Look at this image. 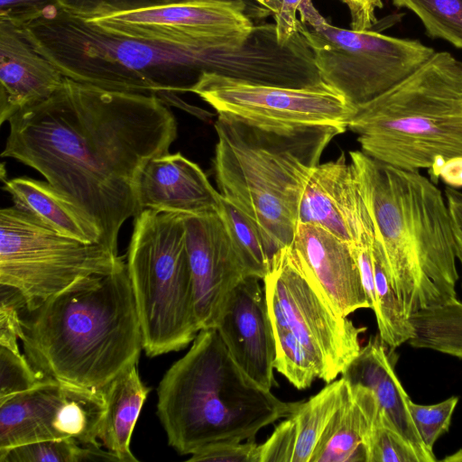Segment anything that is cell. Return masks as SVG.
<instances>
[{
    "instance_id": "1",
    "label": "cell",
    "mask_w": 462,
    "mask_h": 462,
    "mask_svg": "<svg viewBox=\"0 0 462 462\" xmlns=\"http://www.w3.org/2000/svg\"><path fill=\"white\" fill-rule=\"evenodd\" d=\"M8 123L1 156L41 173L96 225L99 243L118 254L122 226L141 212L145 166L177 138L170 106L156 96L65 78L51 97Z\"/></svg>"
},
{
    "instance_id": "2",
    "label": "cell",
    "mask_w": 462,
    "mask_h": 462,
    "mask_svg": "<svg viewBox=\"0 0 462 462\" xmlns=\"http://www.w3.org/2000/svg\"><path fill=\"white\" fill-rule=\"evenodd\" d=\"M22 323L21 339L32 366L78 387L105 389L137 365L143 349L126 264L77 280Z\"/></svg>"
},
{
    "instance_id": "3",
    "label": "cell",
    "mask_w": 462,
    "mask_h": 462,
    "mask_svg": "<svg viewBox=\"0 0 462 462\" xmlns=\"http://www.w3.org/2000/svg\"><path fill=\"white\" fill-rule=\"evenodd\" d=\"M218 191L259 228L270 255L290 246L312 170L345 130L330 125L262 127L226 115L214 123Z\"/></svg>"
},
{
    "instance_id": "4",
    "label": "cell",
    "mask_w": 462,
    "mask_h": 462,
    "mask_svg": "<svg viewBox=\"0 0 462 462\" xmlns=\"http://www.w3.org/2000/svg\"><path fill=\"white\" fill-rule=\"evenodd\" d=\"M157 395L168 443L180 455L254 440L301 403L283 402L251 379L214 328L199 331L189 350L162 378Z\"/></svg>"
},
{
    "instance_id": "5",
    "label": "cell",
    "mask_w": 462,
    "mask_h": 462,
    "mask_svg": "<svg viewBox=\"0 0 462 462\" xmlns=\"http://www.w3.org/2000/svg\"><path fill=\"white\" fill-rule=\"evenodd\" d=\"M347 129L373 159L405 171L428 169L435 179L447 161L462 157V61L436 51L407 78L356 106Z\"/></svg>"
},
{
    "instance_id": "6",
    "label": "cell",
    "mask_w": 462,
    "mask_h": 462,
    "mask_svg": "<svg viewBox=\"0 0 462 462\" xmlns=\"http://www.w3.org/2000/svg\"><path fill=\"white\" fill-rule=\"evenodd\" d=\"M125 263L146 356L185 348L200 328L182 214L134 217Z\"/></svg>"
},
{
    "instance_id": "7",
    "label": "cell",
    "mask_w": 462,
    "mask_h": 462,
    "mask_svg": "<svg viewBox=\"0 0 462 462\" xmlns=\"http://www.w3.org/2000/svg\"><path fill=\"white\" fill-rule=\"evenodd\" d=\"M297 31L310 46L321 79L356 107L407 78L436 51L414 39L331 24L312 0L299 6Z\"/></svg>"
},
{
    "instance_id": "8",
    "label": "cell",
    "mask_w": 462,
    "mask_h": 462,
    "mask_svg": "<svg viewBox=\"0 0 462 462\" xmlns=\"http://www.w3.org/2000/svg\"><path fill=\"white\" fill-rule=\"evenodd\" d=\"M125 264L101 243L59 234L14 206L0 211V284L16 289L28 312L79 279Z\"/></svg>"
},
{
    "instance_id": "9",
    "label": "cell",
    "mask_w": 462,
    "mask_h": 462,
    "mask_svg": "<svg viewBox=\"0 0 462 462\" xmlns=\"http://www.w3.org/2000/svg\"><path fill=\"white\" fill-rule=\"evenodd\" d=\"M263 282L266 299L281 309L288 328L312 359L319 378L333 382L358 355L359 336L366 328L356 327L333 310L304 275L291 246L273 255Z\"/></svg>"
},
{
    "instance_id": "10",
    "label": "cell",
    "mask_w": 462,
    "mask_h": 462,
    "mask_svg": "<svg viewBox=\"0 0 462 462\" xmlns=\"http://www.w3.org/2000/svg\"><path fill=\"white\" fill-rule=\"evenodd\" d=\"M226 115L262 127L330 125L347 129L354 107L324 81L294 88L203 73L192 92Z\"/></svg>"
},
{
    "instance_id": "11",
    "label": "cell",
    "mask_w": 462,
    "mask_h": 462,
    "mask_svg": "<svg viewBox=\"0 0 462 462\" xmlns=\"http://www.w3.org/2000/svg\"><path fill=\"white\" fill-rule=\"evenodd\" d=\"M350 158L407 316L419 308L448 300L421 271L407 223L402 170L374 160L362 151L350 152Z\"/></svg>"
},
{
    "instance_id": "12",
    "label": "cell",
    "mask_w": 462,
    "mask_h": 462,
    "mask_svg": "<svg viewBox=\"0 0 462 462\" xmlns=\"http://www.w3.org/2000/svg\"><path fill=\"white\" fill-rule=\"evenodd\" d=\"M243 0H197L86 19L118 35L179 42L195 35L247 36L254 29Z\"/></svg>"
},
{
    "instance_id": "13",
    "label": "cell",
    "mask_w": 462,
    "mask_h": 462,
    "mask_svg": "<svg viewBox=\"0 0 462 462\" xmlns=\"http://www.w3.org/2000/svg\"><path fill=\"white\" fill-rule=\"evenodd\" d=\"M182 216L198 323L215 328L228 293L247 274L218 213Z\"/></svg>"
},
{
    "instance_id": "14",
    "label": "cell",
    "mask_w": 462,
    "mask_h": 462,
    "mask_svg": "<svg viewBox=\"0 0 462 462\" xmlns=\"http://www.w3.org/2000/svg\"><path fill=\"white\" fill-rule=\"evenodd\" d=\"M247 276L226 298L215 328L236 365L255 383L271 390L275 337L264 288Z\"/></svg>"
},
{
    "instance_id": "15",
    "label": "cell",
    "mask_w": 462,
    "mask_h": 462,
    "mask_svg": "<svg viewBox=\"0 0 462 462\" xmlns=\"http://www.w3.org/2000/svg\"><path fill=\"white\" fill-rule=\"evenodd\" d=\"M408 226L422 273L447 298L456 296V267L451 219L444 196L420 171L402 170Z\"/></svg>"
},
{
    "instance_id": "16",
    "label": "cell",
    "mask_w": 462,
    "mask_h": 462,
    "mask_svg": "<svg viewBox=\"0 0 462 462\" xmlns=\"http://www.w3.org/2000/svg\"><path fill=\"white\" fill-rule=\"evenodd\" d=\"M290 246L304 275L337 314L371 309L349 244L318 226L299 224Z\"/></svg>"
},
{
    "instance_id": "17",
    "label": "cell",
    "mask_w": 462,
    "mask_h": 462,
    "mask_svg": "<svg viewBox=\"0 0 462 462\" xmlns=\"http://www.w3.org/2000/svg\"><path fill=\"white\" fill-rule=\"evenodd\" d=\"M65 77L26 38L21 27L0 19V124L58 91Z\"/></svg>"
},
{
    "instance_id": "18",
    "label": "cell",
    "mask_w": 462,
    "mask_h": 462,
    "mask_svg": "<svg viewBox=\"0 0 462 462\" xmlns=\"http://www.w3.org/2000/svg\"><path fill=\"white\" fill-rule=\"evenodd\" d=\"M141 212L152 209L189 216L217 213L222 195L195 162L180 152L151 160L141 176L138 191Z\"/></svg>"
},
{
    "instance_id": "19",
    "label": "cell",
    "mask_w": 462,
    "mask_h": 462,
    "mask_svg": "<svg viewBox=\"0 0 462 462\" xmlns=\"http://www.w3.org/2000/svg\"><path fill=\"white\" fill-rule=\"evenodd\" d=\"M362 195L351 163L341 153L310 172L299 208V224L315 225L351 245L356 238Z\"/></svg>"
},
{
    "instance_id": "20",
    "label": "cell",
    "mask_w": 462,
    "mask_h": 462,
    "mask_svg": "<svg viewBox=\"0 0 462 462\" xmlns=\"http://www.w3.org/2000/svg\"><path fill=\"white\" fill-rule=\"evenodd\" d=\"M341 374L350 385L358 384L374 393L382 412L413 447L421 462L437 460L419 436L410 413L411 399L395 374L394 362L377 338L361 347Z\"/></svg>"
},
{
    "instance_id": "21",
    "label": "cell",
    "mask_w": 462,
    "mask_h": 462,
    "mask_svg": "<svg viewBox=\"0 0 462 462\" xmlns=\"http://www.w3.org/2000/svg\"><path fill=\"white\" fill-rule=\"evenodd\" d=\"M65 395V383L46 377L33 388L0 402V452L60 439L56 422Z\"/></svg>"
},
{
    "instance_id": "22",
    "label": "cell",
    "mask_w": 462,
    "mask_h": 462,
    "mask_svg": "<svg viewBox=\"0 0 462 462\" xmlns=\"http://www.w3.org/2000/svg\"><path fill=\"white\" fill-rule=\"evenodd\" d=\"M379 410L371 390L346 382L310 462H367L366 440Z\"/></svg>"
},
{
    "instance_id": "23",
    "label": "cell",
    "mask_w": 462,
    "mask_h": 462,
    "mask_svg": "<svg viewBox=\"0 0 462 462\" xmlns=\"http://www.w3.org/2000/svg\"><path fill=\"white\" fill-rule=\"evenodd\" d=\"M3 189L15 208L53 231L82 242L99 243L96 225L48 181L18 177L6 180Z\"/></svg>"
},
{
    "instance_id": "24",
    "label": "cell",
    "mask_w": 462,
    "mask_h": 462,
    "mask_svg": "<svg viewBox=\"0 0 462 462\" xmlns=\"http://www.w3.org/2000/svg\"><path fill=\"white\" fill-rule=\"evenodd\" d=\"M103 390L106 411L98 439L120 462H136L130 448L131 438L150 388L142 382L134 365Z\"/></svg>"
},
{
    "instance_id": "25",
    "label": "cell",
    "mask_w": 462,
    "mask_h": 462,
    "mask_svg": "<svg viewBox=\"0 0 462 462\" xmlns=\"http://www.w3.org/2000/svg\"><path fill=\"white\" fill-rule=\"evenodd\" d=\"M412 336L408 343L462 359V302L452 297L408 315Z\"/></svg>"
},
{
    "instance_id": "26",
    "label": "cell",
    "mask_w": 462,
    "mask_h": 462,
    "mask_svg": "<svg viewBox=\"0 0 462 462\" xmlns=\"http://www.w3.org/2000/svg\"><path fill=\"white\" fill-rule=\"evenodd\" d=\"M374 285V311L380 338L393 348L412 336L405 310L394 289L383 245L376 233L372 248Z\"/></svg>"
},
{
    "instance_id": "27",
    "label": "cell",
    "mask_w": 462,
    "mask_h": 462,
    "mask_svg": "<svg viewBox=\"0 0 462 462\" xmlns=\"http://www.w3.org/2000/svg\"><path fill=\"white\" fill-rule=\"evenodd\" d=\"M346 387L342 377L328 383L308 401L301 402L291 414L295 423L296 445L292 462H310L316 447Z\"/></svg>"
},
{
    "instance_id": "28",
    "label": "cell",
    "mask_w": 462,
    "mask_h": 462,
    "mask_svg": "<svg viewBox=\"0 0 462 462\" xmlns=\"http://www.w3.org/2000/svg\"><path fill=\"white\" fill-rule=\"evenodd\" d=\"M217 213L247 276L263 280L269 271L272 256L257 226L223 197Z\"/></svg>"
},
{
    "instance_id": "29",
    "label": "cell",
    "mask_w": 462,
    "mask_h": 462,
    "mask_svg": "<svg viewBox=\"0 0 462 462\" xmlns=\"http://www.w3.org/2000/svg\"><path fill=\"white\" fill-rule=\"evenodd\" d=\"M100 446L82 445L73 438L42 440L0 452V462H120L114 453Z\"/></svg>"
},
{
    "instance_id": "30",
    "label": "cell",
    "mask_w": 462,
    "mask_h": 462,
    "mask_svg": "<svg viewBox=\"0 0 462 462\" xmlns=\"http://www.w3.org/2000/svg\"><path fill=\"white\" fill-rule=\"evenodd\" d=\"M393 4L413 12L430 37L462 49V0H393Z\"/></svg>"
},
{
    "instance_id": "31",
    "label": "cell",
    "mask_w": 462,
    "mask_h": 462,
    "mask_svg": "<svg viewBox=\"0 0 462 462\" xmlns=\"http://www.w3.org/2000/svg\"><path fill=\"white\" fill-rule=\"evenodd\" d=\"M276 354L273 368L297 389L303 390L319 378L309 353L289 328H275Z\"/></svg>"
},
{
    "instance_id": "32",
    "label": "cell",
    "mask_w": 462,
    "mask_h": 462,
    "mask_svg": "<svg viewBox=\"0 0 462 462\" xmlns=\"http://www.w3.org/2000/svg\"><path fill=\"white\" fill-rule=\"evenodd\" d=\"M366 451L367 462H421L413 447L381 410L369 432Z\"/></svg>"
},
{
    "instance_id": "33",
    "label": "cell",
    "mask_w": 462,
    "mask_h": 462,
    "mask_svg": "<svg viewBox=\"0 0 462 462\" xmlns=\"http://www.w3.org/2000/svg\"><path fill=\"white\" fill-rule=\"evenodd\" d=\"M46 377L20 352L0 346V402L33 388Z\"/></svg>"
},
{
    "instance_id": "34",
    "label": "cell",
    "mask_w": 462,
    "mask_h": 462,
    "mask_svg": "<svg viewBox=\"0 0 462 462\" xmlns=\"http://www.w3.org/2000/svg\"><path fill=\"white\" fill-rule=\"evenodd\" d=\"M457 402V396L430 405L418 404L411 400L409 402L410 413L416 430L430 453L434 455L433 446L436 440L448 430Z\"/></svg>"
},
{
    "instance_id": "35",
    "label": "cell",
    "mask_w": 462,
    "mask_h": 462,
    "mask_svg": "<svg viewBox=\"0 0 462 462\" xmlns=\"http://www.w3.org/2000/svg\"><path fill=\"white\" fill-rule=\"evenodd\" d=\"M190 1L197 0H60V6L80 18L92 19Z\"/></svg>"
},
{
    "instance_id": "36",
    "label": "cell",
    "mask_w": 462,
    "mask_h": 462,
    "mask_svg": "<svg viewBox=\"0 0 462 462\" xmlns=\"http://www.w3.org/2000/svg\"><path fill=\"white\" fill-rule=\"evenodd\" d=\"M0 288V346L20 352L17 340L23 328L19 310L25 308V302L16 289L2 284Z\"/></svg>"
},
{
    "instance_id": "37",
    "label": "cell",
    "mask_w": 462,
    "mask_h": 462,
    "mask_svg": "<svg viewBox=\"0 0 462 462\" xmlns=\"http://www.w3.org/2000/svg\"><path fill=\"white\" fill-rule=\"evenodd\" d=\"M188 461L199 462H261V445L254 440L220 443L202 448Z\"/></svg>"
},
{
    "instance_id": "38",
    "label": "cell",
    "mask_w": 462,
    "mask_h": 462,
    "mask_svg": "<svg viewBox=\"0 0 462 462\" xmlns=\"http://www.w3.org/2000/svg\"><path fill=\"white\" fill-rule=\"evenodd\" d=\"M295 445V423L291 416H289L261 445V462H292Z\"/></svg>"
},
{
    "instance_id": "39",
    "label": "cell",
    "mask_w": 462,
    "mask_h": 462,
    "mask_svg": "<svg viewBox=\"0 0 462 462\" xmlns=\"http://www.w3.org/2000/svg\"><path fill=\"white\" fill-rule=\"evenodd\" d=\"M58 5L60 0H0V19L22 27Z\"/></svg>"
},
{
    "instance_id": "40",
    "label": "cell",
    "mask_w": 462,
    "mask_h": 462,
    "mask_svg": "<svg viewBox=\"0 0 462 462\" xmlns=\"http://www.w3.org/2000/svg\"><path fill=\"white\" fill-rule=\"evenodd\" d=\"M346 5L351 16L352 30H371L377 23L375 10L383 6L382 0H340Z\"/></svg>"
},
{
    "instance_id": "41",
    "label": "cell",
    "mask_w": 462,
    "mask_h": 462,
    "mask_svg": "<svg viewBox=\"0 0 462 462\" xmlns=\"http://www.w3.org/2000/svg\"><path fill=\"white\" fill-rule=\"evenodd\" d=\"M310 0H282L279 12L273 16L277 40L281 45L288 43L298 32L296 14L301 3Z\"/></svg>"
},
{
    "instance_id": "42",
    "label": "cell",
    "mask_w": 462,
    "mask_h": 462,
    "mask_svg": "<svg viewBox=\"0 0 462 462\" xmlns=\"http://www.w3.org/2000/svg\"><path fill=\"white\" fill-rule=\"evenodd\" d=\"M445 197L451 219L455 255L462 266V192L448 186Z\"/></svg>"
},
{
    "instance_id": "43",
    "label": "cell",
    "mask_w": 462,
    "mask_h": 462,
    "mask_svg": "<svg viewBox=\"0 0 462 462\" xmlns=\"http://www.w3.org/2000/svg\"><path fill=\"white\" fill-rule=\"evenodd\" d=\"M441 179L448 187H462V157L447 161L437 171L435 180Z\"/></svg>"
},
{
    "instance_id": "44",
    "label": "cell",
    "mask_w": 462,
    "mask_h": 462,
    "mask_svg": "<svg viewBox=\"0 0 462 462\" xmlns=\"http://www.w3.org/2000/svg\"><path fill=\"white\" fill-rule=\"evenodd\" d=\"M250 1L260 6V9L274 16L280 10L282 0H244Z\"/></svg>"
},
{
    "instance_id": "45",
    "label": "cell",
    "mask_w": 462,
    "mask_h": 462,
    "mask_svg": "<svg viewBox=\"0 0 462 462\" xmlns=\"http://www.w3.org/2000/svg\"><path fill=\"white\" fill-rule=\"evenodd\" d=\"M444 462H462V448L442 459Z\"/></svg>"
}]
</instances>
